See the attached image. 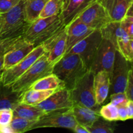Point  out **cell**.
<instances>
[{"label":"cell","mask_w":133,"mask_h":133,"mask_svg":"<svg viewBox=\"0 0 133 133\" xmlns=\"http://www.w3.org/2000/svg\"><path fill=\"white\" fill-rule=\"evenodd\" d=\"M88 70L80 56L75 53H67L53 65L52 74L59 78L70 90Z\"/></svg>","instance_id":"1"},{"label":"cell","mask_w":133,"mask_h":133,"mask_svg":"<svg viewBox=\"0 0 133 133\" xmlns=\"http://www.w3.org/2000/svg\"><path fill=\"white\" fill-rule=\"evenodd\" d=\"M64 26L60 14L48 18H39L30 23L22 37L36 47L42 44Z\"/></svg>","instance_id":"2"},{"label":"cell","mask_w":133,"mask_h":133,"mask_svg":"<svg viewBox=\"0 0 133 133\" xmlns=\"http://www.w3.org/2000/svg\"><path fill=\"white\" fill-rule=\"evenodd\" d=\"M25 0L6 12L0 14V39L22 36L30 23L25 18L23 7Z\"/></svg>","instance_id":"3"},{"label":"cell","mask_w":133,"mask_h":133,"mask_svg":"<svg viewBox=\"0 0 133 133\" xmlns=\"http://www.w3.org/2000/svg\"><path fill=\"white\" fill-rule=\"evenodd\" d=\"M54 64L49 62L46 55L44 53L37 61L22 74L17 80L11 84L12 89L14 92L22 94L31 88V86L38 81L52 74Z\"/></svg>","instance_id":"4"},{"label":"cell","mask_w":133,"mask_h":133,"mask_svg":"<svg viewBox=\"0 0 133 133\" xmlns=\"http://www.w3.org/2000/svg\"><path fill=\"white\" fill-rule=\"evenodd\" d=\"M94 75L92 71L88 70L70 90V96L74 105L86 107L99 112V107L101 105L96 102L94 88Z\"/></svg>","instance_id":"5"},{"label":"cell","mask_w":133,"mask_h":133,"mask_svg":"<svg viewBox=\"0 0 133 133\" xmlns=\"http://www.w3.org/2000/svg\"><path fill=\"white\" fill-rule=\"evenodd\" d=\"M77 123L71 108H68L46 112L36 121L31 130L39 128L60 127L73 131Z\"/></svg>","instance_id":"6"},{"label":"cell","mask_w":133,"mask_h":133,"mask_svg":"<svg viewBox=\"0 0 133 133\" xmlns=\"http://www.w3.org/2000/svg\"><path fill=\"white\" fill-rule=\"evenodd\" d=\"M103 40L101 31L95 30L85 38L77 44L68 53H75L80 56L88 70Z\"/></svg>","instance_id":"7"},{"label":"cell","mask_w":133,"mask_h":133,"mask_svg":"<svg viewBox=\"0 0 133 133\" xmlns=\"http://www.w3.org/2000/svg\"><path fill=\"white\" fill-rule=\"evenodd\" d=\"M45 53L42 45L35 47L33 50L23 59L6 70H3L1 76V83L4 85L10 86L22 74H24L39 57Z\"/></svg>","instance_id":"8"},{"label":"cell","mask_w":133,"mask_h":133,"mask_svg":"<svg viewBox=\"0 0 133 133\" xmlns=\"http://www.w3.org/2000/svg\"><path fill=\"white\" fill-rule=\"evenodd\" d=\"M77 18L92 29L97 31H101L111 22L107 11L98 0L86 8Z\"/></svg>","instance_id":"9"},{"label":"cell","mask_w":133,"mask_h":133,"mask_svg":"<svg viewBox=\"0 0 133 133\" xmlns=\"http://www.w3.org/2000/svg\"><path fill=\"white\" fill-rule=\"evenodd\" d=\"M116 51L115 46L109 40L103 38L89 70L94 74L105 71L111 75Z\"/></svg>","instance_id":"10"},{"label":"cell","mask_w":133,"mask_h":133,"mask_svg":"<svg viewBox=\"0 0 133 133\" xmlns=\"http://www.w3.org/2000/svg\"><path fill=\"white\" fill-rule=\"evenodd\" d=\"M129 70V62L116 50L112 71L110 75V92L111 94L125 92L128 81Z\"/></svg>","instance_id":"11"},{"label":"cell","mask_w":133,"mask_h":133,"mask_svg":"<svg viewBox=\"0 0 133 133\" xmlns=\"http://www.w3.org/2000/svg\"><path fill=\"white\" fill-rule=\"evenodd\" d=\"M41 45L49 62L55 64L65 55L66 47V26L51 36Z\"/></svg>","instance_id":"12"},{"label":"cell","mask_w":133,"mask_h":133,"mask_svg":"<svg viewBox=\"0 0 133 133\" xmlns=\"http://www.w3.org/2000/svg\"><path fill=\"white\" fill-rule=\"evenodd\" d=\"M74 105L70 92L66 87L55 91L44 101L37 105L46 112L71 108Z\"/></svg>","instance_id":"13"},{"label":"cell","mask_w":133,"mask_h":133,"mask_svg":"<svg viewBox=\"0 0 133 133\" xmlns=\"http://www.w3.org/2000/svg\"><path fill=\"white\" fill-rule=\"evenodd\" d=\"M66 26V47L65 55L69 53L73 47L95 31L88 27L77 18Z\"/></svg>","instance_id":"14"},{"label":"cell","mask_w":133,"mask_h":133,"mask_svg":"<svg viewBox=\"0 0 133 133\" xmlns=\"http://www.w3.org/2000/svg\"><path fill=\"white\" fill-rule=\"evenodd\" d=\"M35 45L21 38L14 46L4 55L3 70L12 67L27 57L35 48Z\"/></svg>","instance_id":"15"},{"label":"cell","mask_w":133,"mask_h":133,"mask_svg":"<svg viewBox=\"0 0 133 133\" xmlns=\"http://www.w3.org/2000/svg\"><path fill=\"white\" fill-rule=\"evenodd\" d=\"M97 0H63L62 10L60 14L63 23L67 25L90 5Z\"/></svg>","instance_id":"16"},{"label":"cell","mask_w":133,"mask_h":133,"mask_svg":"<svg viewBox=\"0 0 133 133\" xmlns=\"http://www.w3.org/2000/svg\"><path fill=\"white\" fill-rule=\"evenodd\" d=\"M107 11L111 21L122 22L132 0H98Z\"/></svg>","instance_id":"17"},{"label":"cell","mask_w":133,"mask_h":133,"mask_svg":"<svg viewBox=\"0 0 133 133\" xmlns=\"http://www.w3.org/2000/svg\"><path fill=\"white\" fill-rule=\"evenodd\" d=\"M110 75L107 71H101L94 75V88L96 102L101 105L105 103L110 92Z\"/></svg>","instance_id":"18"},{"label":"cell","mask_w":133,"mask_h":133,"mask_svg":"<svg viewBox=\"0 0 133 133\" xmlns=\"http://www.w3.org/2000/svg\"><path fill=\"white\" fill-rule=\"evenodd\" d=\"M71 110L77 123L86 128L92 125L94 122L100 117L99 111L81 105H74L71 107Z\"/></svg>","instance_id":"19"},{"label":"cell","mask_w":133,"mask_h":133,"mask_svg":"<svg viewBox=\"0 0 133 133\" xmlns=\"http://www.w3.org/2000/svg\"><path fill=\"white\" fill-rule=\"evenodd\" d=\"M22 94L14 92L11 86L0 84V109H14L20 103Z\"/></svg>","instance_id":"20"},{"label":"cell","mask_w":133,"mask_h":133,"mask_svg":"<svg viewBox=\"0 0 133 133\" xmlns=\"http://www.w3.org/2000/svg\"><path fill=\"white\" fill-rule=\"evenodd\" d=\"M12 111L14 116L35 121L38 120L46 113L37 105H27L22 103L17 105Z\"/></svg>","instance_id":"21"},{"label":"cell","mask_w":133,"mask_h":133,"mask_svg":"<svg viewBox=\"0 0 133 133\" xmlns=\"http://www.w3.org/2000/svg\"><path fill=\"white\" fill-rule=\"evenodd\" d=\"M100 31L103 38L109 40L115 46L116 49L118 40L128 36L125 31L122 28L120 22H119L111 21Z\"/></svg>","instance_id":"22"},{"label":"cell","mask_w":133,"mask_h":133,"mask_svg":"<svg viewBox=\"0 0 133 133\" xmlns=\"http://www.w3.org/2000/svg\"><path fill=\"white\" fill-rule=\"evenodd\" d=\"M48 0H25L23 12L25 18L31 23L39 18L44 5Z\"/></svg>","instance_id":"23"},{"label":"cell","mask_w":133,"mask_h":133,"mask_svg":"<svg viewBox=\"0 0 133 133\" xmlns=\"http://www.w3.org/2000/svg\"><path fill=\"white\" fill-rule=\"evenodd\" d=\"M56 90H41L29 88L22 94L20 103L27 105H37L48 98Z\"/></svg>","instance_id":"24"},{"label":"cell","mask_w":133,"mask_h":133,"mask_svg":"<svg viewBox=\"0 0 133 133\" xmlns=\"http://www.w3.org/2000/svg\"><path fill=\"white\" fill-rule=\"evenodd\" d=\"M64 87V83L55 75L51 74L35 82L30 88L33 90H57Z\"/></svg>","instance_id":"25"},{"label":"cell","mask_w":133,"mask_h":133,"mask_svg":"<svg viewBox=\"0 0 133 133\" xmlns=\"http://www.w3.org/2000/svg\"><path fill=\"white\" fill-rule=\"evenodd\" d=\"M116 127L114 121H109L100 116L93 124L87 127L89 133H113Z\"/></svg>","instance_id":"26"},{"label":"cell","mask_w":133,"mask_h":133,"mask_svg":"<svg viewBox=\"0 0 133 133\" xmlns=\"http://www.w3.org/2000/svg\"><path fill=\"white\" fill-rule=\"evenodd\" d=\"M63 0H48L44 5L39 18H44L58 15L61 12Z\"/></svg>","instance_id":"27"},{"label":"cell","mask_w":133,"mask_h":133,"mask_svg":"<svg viewBox=\"0 0 133 133\" xmlns=\"http://www.w3.org/2000/svg\"><path fill=\"white\" fill-rule=\"evenodd\" d=\"M36 121L29 120L17 116H13L10 127L13 133H22L31 130Z\"/></svg>","instance_id":"28"},{"label":"cell","mask_w":133,"mask_h":133,"mask_svg":"<svg viewBox=\"0 0 133 133\" xmlns=\"http://www.w3.org/2000/svg\"><path fill=\"white\" fill-rule=\"evenodd\" d=\"M99 114L107 120L114 122L119 120L118 107L110 102L99 109Z\"/></svg>","instance_id":"29"},{"label":"cell","mask_w":133,"mask_h":133,"mask_svg":"<svg viewBox=\"0 0 133 133\" xmlns=\"http://www.w3.org/2000/svg\"><path fill=\"white\" fill-rule=\"evenodd\" d=\"M22 37V36H19L12 38L0 39V55H5L9 51Z\"/></svg>","instance_id":"30"},{"label":"cell","mask_w":133,"mask_h":133,"mask_svg":"<svg viewBox=\"0 0 133 133\" xmlns=\"http://www.w3.org/2000/svg\"><path fill=\"white\" fill-rule=\"evenodd\" d=\"M13 111L11 109H0V127L9 125L13 118Z\"/></svg>","instance_id":"31"},{"label":"cell","mask_w":133,"mask_h":133,"mask_svg":"<svg viewBox=\"0 0 133 133\" xmlns=\"http://www.w3.org/2000/svg\"><path fill=\"white\" fill-rule=\"evenodd\" d=\"M110 103L116 107L119 105H127L129 99L126 96L125 92H119L110 94Z\"/></svg>","instance_id":"32"},{"label":"cell","mask_w":133,"mask_h":133,"mask_svg":"<svg viewBox=\"0 0 133 133\" xmlns=\"http://www.w3.org/2000/svg\"><path fill=\"white\" fill-rule=\"evenodd\" d=\"M21 1L22 0H0V14L10 10Z\"/></svg>","instance_id":"33"},{"label":"cell","mask_w":133,"mask_h":133,"mask_svg":"<svg viewBox=\"0 0 133 133\" xmlns=\"http://www.w3.org/2000/svg\"><path fill=\"white\" fill-rule=\"evenodd\" d=\"M120 25L127 34L130 40L133 39V22L123 19L120 22Z\"/></svg>","instance_id":"34"},{"label":"cell","mask_w":133,"mask_h":133,"mask_svg":"<svg viewBox=\"0 0 133 133\" xmlns=\"http://www.w3.org/2000/svg\"><path fill=\"white\" fill-rule=\"evenodd\" d=\"M125 92L128 99L133 101V77L130 70L129 74L128 81H127V84Z\"/></svg>","instance_id":"35"},{"label":"cell","mask_w":133,"mask_h":133,"mask_svg":"<svg viewBox=\"0 0 133 133\" xmlns=\"http://www.w3.org/2000/svg\"><path fill=\"white\" fill-rule=\"evenodd\" d=\"M126 105H119L117 107H118V117H119V120L121 121H125L128 119V116H127V112Z\"/></svg>","instance_id":"36"},{"label":"cell","mask_w":133,"mask_h":133,"mask_svg":"<svg viewBox=\"0 0 133 133\" xmlns=\"http://www.w3.org/2000/svg\"><path fill=\"white\" fill-rule=\"evenodd\" d=\"M128 119H133V101L129 100L126 105Z\"/></svg>","instance_id":"37"},{"label":"cell","mask_w":133,"mask_h":133,"mask_svg":"<svg viewBox=\"0 0 133 133\" xmlns=\"http://www.w3.org/2000/svg\"><path fill=\"white\" fill-rule=\"evenodd\" d=\"M124 19L133 22V0L131 5H130L129 8L128 10H127V13H126Z\"/></svg>","instance_id":"38"},{"label":"cell","mask_w":133,"mask_h":133,"mask_svg":"<svg viewBox=\"0 0 133 133\" xmlns=\"http://www.w3.org/2000/svg\"><path fill=\"white\" fill-rule=\"evenodd\" d=\"M73 131L77 133H89L85 127L79 124V123H77L76 125L75 126L74 129H73Z\"/></svg>","instance_id":"39"},{"label":"cell","mask_w":133,"mask_h":133,"mask_svg":"<svg viewBox=\"0 0 133 133\" xmlns=\"http://www.w3.org/2000/svg\"><path fill=\"white\" fill-rule=\"evenodd\" d=\"M4 64V55H0V71L3 70Z\"/></svg>","instance_id":"40"},{"label":"cell","mask_w":133,"mask_h":133,"mask_svg":"<svg viewBox=\"0 0 133 133\" xmlns=\"http://www.w3.org/2000/svg\"><path fill=\"white\" fill-rule=\"evenodd\" d=\"M129 67H130V71L133 77V60L131 62H129Z\"/></svg>","instance_id":"41"},{"label":"cell","mask_w":133,"mask_h":133,"mask_svg":"<svg viewBox=\"0 0 133 133\" xmlns=\"http://www.w3.org/2000/svg\"><path fill=\"white\" fill-rule=\"evenodd\" d=\"M130 45H131V50H132V52L133 53V39H132V40H130Z\"/></svg>","instance_id":"42"},{"label":"cell","mask_w":133,"mask_h":133,"mask_svg":"<svg viewBox=\"0 0 133 133\" xmlns=\"http://www.w3.org/2000/svg\"><path fill=\"white\" fill-rule=\"evenodd\" d=\"M0 27H1V22H0Z\"/></svg>","instance_id":"43"}]
</instances>
